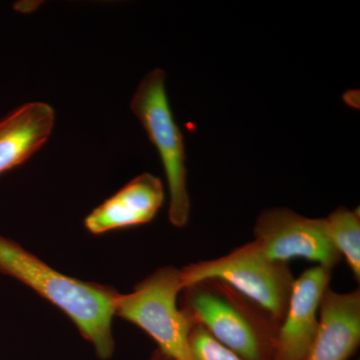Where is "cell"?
I'll return each mask as SVG.
<instances>
[{
	"label": "cell",
	"instance_id": "13",
	"mask_svg": "<svg viewBox=\"0 0 360 360\" xmlns=\"http://www.w3.org/2000/svg\"><path fill=\"white\" fill-rule=\"evenodd\" d=\"M148 360H172V359H169V357L167 356V355H165L163 354L162 352H160V349H156L155 352H153V354H151V356L149 357Z\"/></svg>",
	"mask_w": 360,
	"mask_h": 360
},
{
	"label": "cell",
	"instance_id": "3",
	"mask_svg": "<svg viewBox=\"0 0 360 360\" xmlns=\"http://www.w3.org/2000/svg\"><path fill=\"white\" fill-rule=\"evenodd\" d=\"M180 274L184 288L202 279L224 281L257 303L279 326L295 281L288 264L270 259L255 240L222 257L186 265Z\"/></svg>",
	"mask_w": 360,
	"mask_h": 360
},
{
	"label": "cell",
	"instance_id": "10",
	"mask_svg": "<svg viewBox=\"0 0 360 360\" xmlns=\"http://www.w3.org/2000/svg\"><path fill=\"white\" fill-rule=\"evenodd\" d=\"M56 115L49 104H23L0 120V174L22 165L44 146Z\"/></svg>",
	"mask_w": 360,
	"mask_h": 360
},
{
	"label": "cell",
	"instance_id": "11",
	"mask_svg": "<svg viewBox=\"0 0 360 360\" xmlns=\"http://www.w3.org/2000/svg\"><path fill=\"white\" fill-rule=\"evenodd\" d=\"M324 219L331 243L340 252L354 278L360 279V214L359 210L338 207Z\"/></svg>",
	"mask_w": 360,
	"mask_h": 360
},
{
	"label": "cell",
	"instance_id": "1",
	"mask_svg": "<svg viewBox=\"0 0 360 360\" xmlns=\"http://www.w3.org/2000/svg\"><path fill=\"white\" fill-rule=\"evenodd\" d=\"M0 272L18 279L63 310L85 340L94 345L99 359L112 356L115 340L111 324L118 295L115 288L65 276L2 236Z\"/></svg>",
	"mask_w": 360,
	"mask_h": 360
},
{
	"label": "cell",
	"instance_id": "7",
	"mask_svg": "<svg viewBox=\"0 0 360 360\" xmlns=\"http://www.w3.org/2000/svg\"><path fill=\"white\" fill-rule=\"evenodd\" d=\"M333 269L315 265L295 278L277 335L274 360H307L319 328V307Z\"/></svg>",
	"mask_w": 360,
	"mask_h": 360
},
{
	"label": "cell",
	"instance_id": "12",
	"mask_svg": "<svg viewBox=\"0 0 360 360\" xmlns=\"http://www.w3.org/2000/svg\"><path fill=\"white\" fill-rule=\"evenodd\" d=\"M189 347L193 360H243L198 323H191Z\"/></svg>",
	"mask_w": 360,
	"mask_h": 360
},
{
	"label": "cell",
	"instance_id": "6",
	"mask_svg": "<svg viewBox=\"0 0 360 360\" xmlns=\"http://www.w3.org/2000/svg\"><path fill=\"white\" fill-rule=\"evenodd\" d=\"M255 241L270 259L288 264L304 258L335 269L341 255L331 243L323 219H309L290 208L265 210L255 221Z\"/></svg>",
	"mask_w": 360,
	"mask_h": 360
},
{
	"label": "cell",
	"instance_id": "4",
	"mask_svg": "<svg viewBox=\"0 0 360 360\" xmlns=\"http://www.w3.org/2000/svg\"><path fill=\"white\" fill-rule=\"evenodd\" d=\"M184 290L180 269L165 266L135 285L127 295L118 292L115 315L148 333L158 349L172 360H193L189 347L191 322L179 309Z\"/></svg>",
	"mask_w": 360,
	"mask_h": 360
},
{
	"label": "cell",
	"instance_id": "9",
	"mask_svg": "<svg viewBox=\"0 0 360 360\" xmlns=\"http://www.w3.org/2000/svg\"><path fill=\"white\" fill-rule=\"evenodd\" d=\"M360 345V291L328 288L319 307V328L307 360H348Z\"/></svg>",
	"mask_w": 360,
	"mask_h": 360
},
{
	"label": "cell",
	"instance_id": "2",
	"mask_svg": "<svg viewBox=\"0 0 360 360\" xmlns=\"http://www.w3.org/2000/svg\"><path fill=\"white\" fill-rule=\"evenodd\" d=\"M179 309L191 323L243 360H274L279 324L257 303L217 278L189 284Z\"/></svg>",
	"mask_w": 360,
	"mask_h": 360
},
{
	"label": "cell",
	"instance_id": "8",
	"mask_svg": "<svg viewBox=\"0 0 360 360\" xmlns=\"http://www.w3.org/2000/svg\"><path fill=\"white\" fill-rule=\"evenodd\" d=\"M163 201L165 188L160 179L142 174L97 206L87 215L84 225L91 233L101 234L148 224L158 214Z\"/></svg>",
	"mask_w": 360,
	"mask_h": 360
},
{
	"label": "cell",
	"instance_id": "5",
	"mask_svg": "<svg viewBox=\"0 0 360 360\" xmlns=\"http://www.w3.org/2000/svg\"><path fill=\"white\" fill-rule=\"evenodd\" d=\"M165 79L167 75L160 68L148 72L137 87L130 108L160 153L170 195L168 219L174 226L182 229L191 214L186 148L168 101Z\"/></svg>",
	"mask_w": 360,
	"mask_h": 360
}]
</instances>
